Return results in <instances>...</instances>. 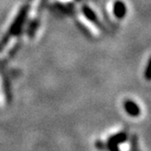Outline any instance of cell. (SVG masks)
<instances>
[{"instance_id":"7a4b0ae2","label":"cell","mask_w":151,"mask_h":151,"mask_svg":"<svg viewBox=\"0 0 151 151\" xmlns=\"http://www.w3.org/2000/svg\"><path fill=\"white\" fill-rule=\"evenodd\" d=\"M127 8L125 3L122 1H116L113 4V14L117 19H123L126 16Z\"/></svg>"},{"instance_id":"277c9868","label":"cell","mask_w":151,"mask_h":151,"mask_svg":"<svg viewBox=\"0 0 151 151\" xmlns=\"http://www.w3.org/2000/svg\"><path fill=\"white\" fill-rule=\"evenodd\" d=\"M58 1L62 2V3H68V2H71V1H73V0H58Z\"/></svg>"},{"instance_id":"6da1fadb","label":"cell","mask_w":151,"mask_h":151,"mask_svg":"<svg viewBox=\"0 0 151 151\" xmlns=\"http://www.w3.org/2000/svg\"><path fill=\"white\" fill-rule=\"evenodd\" d=\"M78 20H80V22H81V25H83L84 28H86L87 29H88L91 34H93L94 35H97L99 34V29H98L97 27H95L94 25H93V22L88 20L81 13L78 15Z\"/></svg>"},{"instance_id":"3957f363","label":"cell","mask_w":151,"mask_h":151,"mask_svg":"<svg viewBox=\"0 0 151 151\" xmlns=\"http://www.w3.org/2000/svg\"><path fill=\"white\" fill-rule=\"evenodd\" d=\"M126 110L131 115H137L138 113V108L134 103L132 102H127L126 103Z\"/></svg>"}]
</instances>
